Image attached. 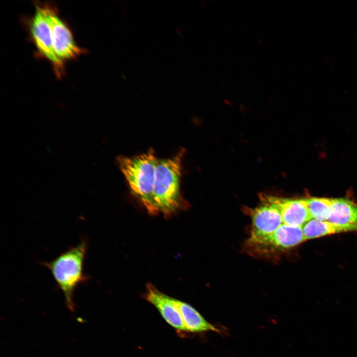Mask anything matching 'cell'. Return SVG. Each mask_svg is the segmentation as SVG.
<instances>
[{"instance_id":"1","label":"cell","mask_w":357,"mask_h":357,"mask_svg":"<svg viewBox=\"0 0 357 357\" xmlns=\"http://www.w3.org/2000/svg\"><path fill=\"white\" fill-rule=\"evenodd\" d=\"M184 152L182 149L174 157L158 159L153 190L154 215L169 217L187 206L180 189Z\"/></svg>"},{"instance_id":"12","label":"cell","mask_w":357,"mask_h":357,"mask_svg":"<svg viewBox=\"0 0 357 357\" xmlns=\"http://www.w3.org/2000/svg\"><path fill=\"white\" fill-rule=\"evenodd\" d=\"M328 221L340 224H357V204L346 198H333Z\"/></svg>"},{"instance_id":"8","label":"cell","mask_w":357,"mask_h":357,"mask_svg":"<svg viewBox=\"0 0 357 357\" xmlns=\"http://www.w3.org/2000/svg\"><path fill=\"white\" fill-rule=\"evenodd\" d=\"M145 298L171 326L179 332H187L175 298L160 292L151 284L147 285Z\"/></svg>"},{"instance_id":"2","label":"cell","mask_w":357,"mask_h":357,"mask_svg":"<svg viewBox=\"0 0 357 357\" xmlns=\"http://www.w3.org/2000/svg\"><path fill=\"white\" fill-rule=\"evenodd\" d=\"M86 238L61 253L49 262L41 264L51 272L57 285L62 291L67 307L74 309L73 295L76 288L86 282L89 277L84 272V262L87 251Z\"/></svg>"},{"instance_id":"5","label":"cell","mask_w":357,"mask_h":357,"mask_svg":"<svg viewBox=\"0 0 357 357\" xmlns=\"http://www.w3.org/2000/svg\"><path fill=\"white\" fill-rule=\"evenodd\" d=\"M261 203L246 210L251 219V227L248 240H256L272 235L283 224L281 211L269 195L262 194Z\"/></svg>"},{"instance_id":"11","label":"cell","mask_w":357,"mask_h":357,"mask_svg":"<svg viewBox=\"0 0 357 357\" xmlns=\"http://www.w3.org/2000/svg\"><path fill=\"white\" fill-rule=\"evenodd\" d=\"M306 240L344 232H357V224H340L311 219L302 227Z\"/></svg>"},{"instance_id":"4","label":"cell","mask_w":357,"mask_h":357,"mask_svg":"<svg viewBox=\"0 0 357 357\" xmlns=\"http://www.w3.org/2000/svg\"><path fill=\"white\" fill-rule=\"evenodd\" d=\"M306 240L302 227L283 224L272 235L256 240H246V251L253 256L270 257L277 255Z\"/></svg>"},{"instance_id":"3","label":"cell","mask_w":357,"mask_h":357,"mask_svg":"<svg viewBox=\"0 0 357 357\" xmlns=\"http://www.w3.org/2000/svg\"><path fill=\"white\" fill-rule=\"evenodd\" d=\"M158 159L151 149L141 154L117 158L131 193L153 215V190Z\"/></svg>"},{"instance_id":"6","label":"cell","mask_w":357,"mask_h":357,"mask_svg":"<svg viewBox=\"0 0 357 357\" xmlns=\"http://www.w3.org/2000/svg\"><path fill=\"white\" fill-rule=\"evenodd\" d=\"M47 18L50 27L53 50L61 61L75 59L84 53L75 44L70 30L51 6L46 4Z\"/></svg>"},{"instance_id":"13","label":"cell","mask_w":357,"mask_h":357,"mask_svg":"<svg viewBox=\"0 0 357 357\" xmlns=\"http://www.w3.org/2000/svg\"><path fill=\"white\" fill-rule=\"evenodd\" d=\"M312 219L328 221L330 217L333 198L310 197L306 198Z\"/></svg>"},{"instance_id":"9","label":"cell","mask_w":357,"mask_h":357,"mask_svg":"<svg viewBox=\"0 0 357 357\" xmlns=\"http://www.w3.org/2000/svg\"><path fill=\"white\" fill-rule=\"evenodd\" d=\"M280 209L283 224L293 227L303 226L312 219L305 198H289L269 195Z\"/></svg>"},{"instance_id":"10","label":"cell","mask_w":357,"mask_h":357,"mask_svg":"<svg viewBox=\"0 0 357 357\" xmlns=\"http://www.w3.org/2000/svg\"><path fill=\"white\" fill-rule=\"evenodd\" d=\"M187 332L201 333L213 331L221 333L220 329L208 322L201 314L187 303L175 298Z\"/></svg>"},{"instance_id":"7","label":"cell","mask_w":357,"mask_h":357,"mask_svg":"<svg viewBox=\"0 0 357 357\" xmlns=\"http://www.w3.org/2000/svg\"><path fill=\"white\" fill-rule=\"evenodd\" d=\"M30 28L33 39L39 52L52 63L57 75L60 77L64 72L63 62L58 59L53 50L46 4L37 5Z\"/></svg>"}]
</instances>
